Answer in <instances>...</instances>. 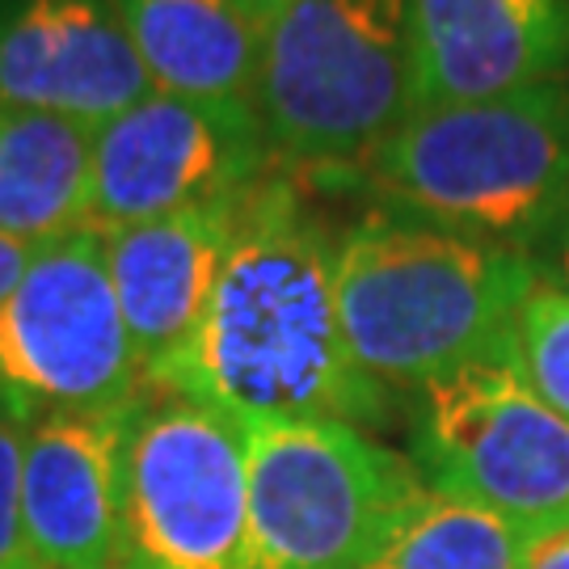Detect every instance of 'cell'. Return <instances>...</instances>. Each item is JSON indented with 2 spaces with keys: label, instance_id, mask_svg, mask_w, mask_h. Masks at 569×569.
<instances>
[{
  "label": "cell",
  "instance_id": "cell-15",
  "mask_svg": "<svg viewBox=\"0 0 569 569\" xmlns=\"http://www.w3.org/2000/svg\"><path fill=\"white\" fill-rule=\"evenodd\" d=\"M93 131L0 106V232L30 244L89 228Z\"/></svg>",
  "mask_w": 569,
  "mask_h": 569
},
{
  "label": "cell",
  "instance_id": "cell-16",
  "mask_svg": "<svg viewBox=\"0 0 569 569\" xmlns=\"http://www.w3.org/2000/svg\"><path fill=\"white\" fill-rule=\"evenodd\" d=\"M536 536L510 515L427 489L371 569H523Z\"/></svg>",
  "mask_w": 569,
  "mask_h": 569
},
{
  "label": "cell",
  "instance_id": "cell-9",
  "mask_svg": "<svg viewBox=\"0 0 569 569\" xmlns=\"http://www.w3.org/2000/svg\"><path fill=\"white\" fill-rule=\"evenodd\" d=\"M283 169L253 102L152 93L93 136L89 228L114 232L190 207L241 199Z\"/></svg>",
  "mask_w": 569,
  "mask_h": 569
},
{
  "label": "cell",
  "instance_id": "cell-13",
  "mask_svg": "<svg viewBox=\"0 0 569 569\" xmlns=\"http://www.w3.org/2000/svg\"><path fill=\"white\" fill-rule=\"evenodd\" d=\"M241 199L102 232L110 283L143 367V385H152L203 326V312L232 244Z\"/></svg>",
  "mask_w": 569,
  "mask_h": 569
},
{
  "label": "cell",
  "instance_id": "cell-19",
  "mask_svg": "<svg viewBox=\"0 0 569 569\" xmlns=\"http://www.w3.org/2000/svg\"><path fill=\"white\" fill-rule=\"evenodd\" d=\"M34 253H39V244L30 241H18V237H9V232H0V305L13 296V287L21 283V274L30 270L34 262Z\"/></svg>",
  "mask_w": 569,
  "mask_h": 569
},
{
  "label": "cell",
  "instance_id": "cell-8",
  "mask_svg": "<svg viewBox=\"0 0 569 569\" xmlns=\"http://www.w3.org/2000/svg\"><path fill=\"white\" fill-rule=\"evenodd\" d=\"M409 460L435 493L536 531L569 523V422L536 397L515 346L418 388Z\"/></svg>",
  "mask_w": 569,
  "mask_h": 569
},
{
  "label": "cell",
  "instance_id": "cell-22",
  "mask_svg": "<svg viewBox=\"0 0 569 569\" xmlns=\"http://www.w3.org/2000/svg\"><path fill=\"white\" fill-rule=\"evenodd\" d=\"M287 4H291V0H244V9H249V13H258V18H262L266 26L279 18Z\"/></svg>",
  "mask_w": 569,
  "mask_h": 569
},
{
  "label": "cell",
  "instance_id": "cell-1",
  "mask_svg": "<svg viewBox=\"0 0 569 569\" xmlns=\"http://www.w3.org/2000/svg\"><path fill=\"white\" fill-rule=\"evenodd\" d=\"M338 237L291 169L244 190L203 326L148 388L203 401L237 427L333 418L385 427L392 392L350 359L333 283Z\"/></svg>",
  "mask_w": 569,
  "mask_h": 569
},
{
  "label": "cell",
  "instance_id": "cell-4",
  "mask_svg": "<svg viewBox=\"0 0 569 569\" xmlns=\"http://www.w3.org/2000/svg\"><path fill=\"white\" fill-rule=\"evenodd\" d=\"M413 0H291L266 26L253 110L291 173L338 182L413 114Z\"/></svg>",
  "mask_w": 569,
  "mask_h": 569
},
{
  "label": "cell",
  "instance_id": "cell-11",
  "mask_svg": "<svg viewBox=\"0 0 569 569\" xmlns=\"http://www.w3.org/2000/svg\"><path fill=\"white\" fill-rule=\"evenodd\" d=\"M136 401L60 413L26 430L21 531L39 569H114L122 460Z\"/></svg>",
  "mask_w": 569,
  "mask_h": 569
},
{
  "label": "cell",
  "instance_id": "cell-18",
  "mask_svg": "<svg viewBox=\"0 0 569 569\" xmlns=\"http://www.w3.org/2000/svg\"><path fill=\"white\" fill-rule=\"evenodd\" d=\"M21 451L26 430L0 422V569H39L21 531Z\"/></svg>",
  "mask_w": 569,
  "mask_h": 569
},
{
  "label": "cell",
  "instance_id": "cell-21",
  "mask_svg": "<svg viewBox=\"0 0 569 569\" xmlns=\"http://www.w3.org/2000/svg\"><path fill=\"white\" fill-rule=\"evenodd\" d=\"M536 270H540V279L552 287H561L569 291V224L552 237L540 253H536Z\"/></svg>",
  "mask_w": 569,
  "mask_h": 569
},
{
  "label": "cell",
  "instance_id": "cell-2",
  "mask_svg": "<svg viewBox=\"0 0 569 569\" xmlns=\"http://www.w3.org/2000/svg\"><path fill=\"white\" fill-rule=\"evenodd\" d=\"M333 283L359 371L388 392H418L510 350L540 270L523 249L376 203L338 237Z\"/></svg>",
  "mask_w": 569,
  "mask_h": 569
},
{
  "label": "cell",
  "instance_id": "cell-17",
  "mask_svg": "<svg viewBox=\"0 0 569 569\" xmlns=\"http://www.w3.org/2000/svg\"><path fill=\"white\" fill-rule=\"evenodd\" d=\"M515 355L536 397L569 422V291L545 279L531 287L515 321Z\"/></svg>",
  "mask_w": 569,
  "mask_h": 569
},
{
  "label": "cell",
  "instance_id": "cell-12",
  "mask_svg": "<svg viewBox=\"0 0 569 569\" xmlns=\"http://www.w3.org/2000/svg\"><path fill=\"white\" fill-rule=\"evenodd\" d=\"M413 114L569 81V0H413Z\"/></svg>",
  "mask_w": 569,
  "mask_h": 569
},
{
  "label": "cell",
  "instance_id": "cell-6",
  "mask_svg": "<svg viewBox=\"0 0 569 569\" xmlns=\"http://www.w3.org/2000/svg\"><path fill=\"white\" fill-rule=\"evenodd\" d=\"M143 367L93 228L39 244L0 305V422L30 430L60 413L136 401Z\"/></svg>",
  "mask_w": 569,
  "mask_h": 569
},
{
  "label": "cell",
  "instance_id": "cell-20",
  "mask_svg": "<svg viewBox=\"0 0 569 569\" xmlns=\"http://www.w3.org/2000/svg\"><path fill=\"white\" fill-rule=\"evenodd\" d=\"M523 569H569V523L540 531Z\"/></svg>",
  "mask_w": 569,
  "mask_h": 569
},
{
  "label": "cell",
  "instance_id": "cell-7",
  "mask_svg": "<svg viewBox=\"0 0 569 569\" xmlns=\"http://www.w3.org/2000/svg\"><path fill=\"white\" fill-rule=\"evenodd\" d=\"M244 427L182 392L143 385L119 498L114 569H244Z\"/></svg>",
  "mask_w": 569,
  "mask_h": 569
},
{
  "label": "cell",
  "instance_id": "cell-14",
  "mask_svg": "<svg viewBox=\"0 0 569 569\" xmlns=\"http://www.w3.org/2000/svg\"><path fill=\"white\" fill-rule=\"evenodd\" d=\"M157 93L253 102L266 21L244 0H114Z\"/></svg>",
  "mask_w": 569,
  "mask_h": 569
},
{
  "label": "cell",
  "instance_id": "cell-5",
  "mask_svg": "<svg viewBox=\"0 0 569 569\" xmlns=\"http://www.w3.org/2000/svg\"><path fill=\"white\" fill-rule=\"evenodd\" d=\"M244 569H371L401 519L427 498L409 456L350 422H258L244 427Z\"/></svg>",
  "mask_w": 569,
  "mask_h": 569
},
{
  "label": "cell",
  "instance_id": "cell-10",
  "mask_svg": "<svg viewBox=\"0 0 569 569\" xmlns=\"http://www.w3.org/2000/svg\"><path fill=\"white\" fill-rule=\"evenodd\" d=\"M152 93L114 0H0V106L98 136Z\"/></svg>",
  "mask_w": 569,
  "mask_h": 569
},
{
  "label": "cell",
  "instance_id": "cell-3",
  "mask_svg": "<svg viewBox=\"0 0 569 569\" xmlns=\"http://www.w3.org/2000/svg\"><path fill=\"white\" fill-rule=\"evenodd\" d=\"M380 207L536 253L569 224V81L409 114L355 173Z\"/></svg>",
  "mask_w": 569,
  "mask_h": 569
}]
</instances>
